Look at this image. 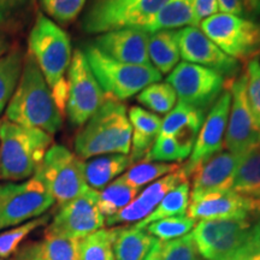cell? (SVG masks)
I'll return each instance as SVG.
<instances>
[{"label":"cell","instance_id":"1","mask_svg":"<svg viewBox=\"0 0 260 260\" xmlns=\"http://www.w3.org/2000/svg\"><path fill=\"white\" fill-rule=\"evenodd\" d=\"M205 260H246L260 254V211L245 218L200 220L191 230Z\"/></svg>","mask_w":260,"mask_h":260},{"label":"cell","instance_id":"2","mask_svg":"<svg viewBox=\"0 0 260 260\" xmlns=\"http://www.w3.org/2000/svg\"><path fill=\"white\" fill-rule=\"evenodd\" d=\"M5 119L54 135L63 125V115L30 54H25L21 79L5 109Z\"/></svg>","mask_w":260,"mask_h":260},{"label":"cell","instance_id":"3","mask_svg":"<svg viewBox=\"0 0 260 260\" xmlns=\"http://www.w3.org/2000/svg\"><path fill=\"white\" fill-rule=\"evenodd\" d=\"M28 53L38 64L61 115L68 102V79L73 51L69 35L52 19L39 12L28 39Z\"/></svg>","mask_w":260,"mask_h":260},{"label":"cell","instance_id":"4","mask_svg":"<svg viewBox=\"0 0 260 260\" xmlns=\"http://www.w3.org/2000/svg\"><path fill=\"white\" fill-rule=\"evenodd\" d=\"M133 128L122 102L105 96L102 106L75 138V153L81 159L104 154H125L132 149Z\"/></svg>","mask_w":260,"mask_h":260},{"label":"cell","instance_id":"5","mask_svg":"<svg viewBox=\"0 0 260 260\" xmlns=\"http://www.w3.org/2000/svg\"><path fill=\"white\" fill-rule=\"evenodd\" d=\"M52 145V135L40 129L0 122V178L21 182L34 176Z\"/></svg>","mask_w":260,"mask_h":260},{"label":"cell","instance_id":"6","mask_svg":"<svg viewBox=\"0 0 260 260\" xmlns=\"http://www.w3.org/2000/svg\"><path fill=\"white\" fill-rule=\"evenodd\" d=\"M83 53L105 96L118 102H124L161 80V74L152 65L121 63L93 44L87 45Z\"/></svg>","mask_w":260,"mask_h":260},{"label":"cell","instance_id":"7","mask_svg":"<svg viewBox=\"0 0 260 260\" xmlns=\"http://www.w3.org/2000/svg\"><path fill=\"white\" fill-rule=\"evenodd\" d=\"M169 0H92L82 19L88 34L124 28H142Z\"/></svg>","mask_w":260,"mask_h":260},{"label":"cell","instance_id":"8","mask_svg":"<svg viewBox=\"0 0 260 260\" xmlns=\"http://www.w3.org/2000/svg\"><path fill=\"white\" fill-rule=\"evenodd\" d=\"M84 160L61 145L48 148L34 177L46 187L59 205L80 197L89 189L83 171Z\"/></svg>","mask_w":260,"mask_h":260},{"label":"cell","instance_id":"9","mask_svg":"<svg viewBox=\"0 0 260 260\" xmlns=\"http://www.w3.org/2000/svg\"><path fill=\"white\" fill-rule=\"evenodd\" d=\"M201 31L229 57L249 61L260 54V25L252 19L232 14H218L204 19Z\"/></svg>","mask_w":260,"mask_h":260},{"label":"cell","instance_id":"10","mask_svg":"<svg viewBox=\"0 0 260 260\" xmlns=\"http://www.w3.org/2000/svg\"><path fill=\"white\" fill-rule=\"evenodd\" d=\"M54 204L46 187L34 176L0 184V230L44 216Z\"/></svg>","mask_w":260,"mask_h":260},{"label":"cell","instance_id":"11","mask_svg":"<svg viewBox=\"0 0 260 260\" xmlns=\"http://www.w3.org/2000/svg\"><path fill=\"white\" fill-rule=\"evenodd\" d=\"M228 81L217 71L188 61L178 63L167 79L176 92L178 103L204 112L217 102Z\"/></svg>","mask_w":260,"mask_h":260},{"label":"cell","instance_id":"12","mask_svg":"<svg viewBox=\"0 0 260 260\" xmlns=\"http://www.w3.org/2000/svg\"><path fill=\"white\" fill-rule=\"evenodd\" d=\"M67 112L75 126H83L105 100L82 50H75L68 70Z\"/></svg>","mask_w":260,"mask_h":260},{"label":"cell","instance_id":"13","mask_svg":"<svg viewBox=\"0 0 260 260\" xmlns=\"http://www.w3.org/2000/svg\"><path fill=\"white\" fill-rule=\"evenodd\" d=\"M105 217L98 207V191L89 189L60 205L45 234L81 240L103 229Z\"/></svg>","mask_w":260,"mask_h":260},{"label":"cell","instance_id":"14","mask_svg":"<svg viewBox=\"0 0 260 260\" xmlns=\"http://www.w3.org/2000/svg\"><path fill=\"white\" fill-rule=\"evenodd\" d=\"M246 74L228 81V89L232 94V105L228 117L224 147L234 154L242 155L259 146L260 130L249 109L246 93Z\"/></svg>","mask_w":260,"mask_h":260},{"label":"cell","instance_id":"15","mask_svg":"<svg viewBox=\"0 0 260 260\" xmlns=\"http://www.w3.org/2000/svg\"><path fill=\"white\" fill-rule=\"evenodd\" d=\"M230 105L232 94L226 87L217 102L211 106L195 139L189 158L186 164L181 167V170L187 177L191 176L204 162L223 149Z\"/></svg>","mask_w":260,"mask_h":260},{"label":"cell","instance_id":"16","mask_svg":"<svg viewBox=\"0 0 260 260\" xmlns=\"http://www.w3.org/2000/svg\"><path fill=\"white\" fill-rule=\"evenodd\" d=\"M177 42L184 61L212 69L224 77L226 76V80L237 77L240 71L239 61L224 53L200 28H182L177 31Z\"/></svg>","mask_w":260,"mask_h":260},{"label":"cell","instance_id":"17","mask_svg":"<svg viewBox=\"0 0 260 260\" xmlns=\"http://www.w3.org/2000/svg\"><path fill=\"white\" fill-rule=\"evenodd\" d=\"M259 211L260 201L226 189L189 201L187 212L194 220H210L245 218Z\"/></svg>","mask_w":260,"mask_h":260},{"label":"cell","instance_id":"18","mask_svg":"<svg viewBox=\"0 0 260 260\" xmlns=\"http://www.w3.org/2000/svg\"><path fill=\"white\" fill-rule=\"evenodd\" d=\"M92 44L121 63L151 65L148 34L141 28H124L104 32L94 39Z\"/></svg>","mask_w":260,"mask_h":260},{"label":"cell","instance_id":"19","mask_svg":"<svg viewBox=\"0 0 260 260\" xmlns=\"http://www.w3.org/2000/svg\"><path fill=\"white\" fill-rule=\"evenodd\" d=\"M187 180L188 177L183 174L181 168L167 175V176L159 178V180L146 187L138 195V198H135L132 203L126 205L124 209H122L113 216L105 218V224L109 226H113L119 225V224H135L145 219L146 217L153 212L158 204L169 191Z\"/></svg>","mask_w":260,"mask_h":260},{"label":"cell","instance_id":"20","mask_svg":"<svg viewBox=\"0 0 260 260\" xmlns=\"http://www.w3.org/2000/svg\"><path fill=\"white\" fill-rule=\"evenodd\" d=\"M240 158L241 155L234 154L229 151H220L204 162L193 174L189 201L214 191L230 189Z\"/></svg>","mask_w":260,"mask_h":260},{"label":"cell","instance_id":"21","mask_svg":"<svg viewBox=\"0 0 260 260\" xmlns=\"http://www.w3.org/2000/svg\"><path fill=\"white\" fill-rule=\"evenodd\" d=\"M128 116L133 128L130 149L132 154L129 158L132 162H134L144 159L151 149L160 130L161 118L140 106H133L129 110Z\"/></svg>","mask_w":260,"mask_h":260},{"label":"cell","instance_id":"22","mask_svg":"<svg viewBox=\"0 0 260 260\" xmlns=\"http://www.w3.org/2000/svg\"><path fill=\"white\" fill-rule=\"evenodd\" d=\"M80 240L47 235L16 252L17 260H80Z\"/></svg>","mask_w":260,"mask_h":260},{"label":"cell","instance_id":"23","mask_svg":"<svg viewBox=\"0 0 260 260\" xmlns=\"http://www.w3.org/2000/svg\"><path fill=\"white\" fill-rule=\"evenodd\" d=\"M205 121V112L186 104L178 103L164 119L158 135L174 136L194 145L198 133Z\"/></svg>","mask_w":260,"mask_h":260},{"label":"cell","instance_id":"24","mask_svg":"<svg viewBox=\"0 0 260 260\" xmlns=\"http://www.w3.org/2000/svg\"><path fill=\"white\" fill-rule=\"evenodd\" d=\"M158 240L134 225L115 228L113 254L116 260H145Z\"/></svg>","mask_w":260,"mask_h":260},{"label":"cell","instance_id":"25","mask_svg":"<svg viewBox=\"0 0 260 260\" xmlns=\"http://www.w3.org/2000/svg\"><path fill=\"white\" fill-rule=\"evenodd\" d=\"M133 162L125 154H104L90 158L83 164L84 178L90 189L102 190L107 184L124 174Z\"/></svg>","mask_w":260,"mask_h":260},{"label":"cell","instance_id":"26","mask_svg":"<svg viewBox=\"0 0 260 260\" xmlns=\"http://www.w3.org/2000/svg\"><path fill=\"white\" fill-rule=\"evenodd\" d=\"M148 57L159 73L170 74L180 61L177 31L160 30L148 34Z\"/></svg>","mask_w":260,"mask_h":260},{"label":"cell","instance_id":"27","mask_svg":"<svg viewBox=\"0 0 260 260\" xmlns=\"http://www.w3.org/2000/svg\"><path fill=\"white\" fill-rule=\"evenodd\" d=\"M184 25L195 27L193 0H169L167 5L141 29L152 34L160 30H172Z\"/></svg>","mask_w":260,"mask_h":260},{"label":"cell","instance_id":"28","mask_svg":"<svg viewBox=\"0 0 260 260\" xmlns=\"http://www.w3.org/2000/svg\"><path fill=\"white\" fill-rule=\"evenodd\" d=\"M230 189L260 201V146L241 155Z\"/></svg>","mask_w":260,"mask_h":260},{"label":"cell","instance_id":"29","mask_svg":"<svg viewBox=\"0 0 260 260\" xmlns=\"http://www.w3.org/2000/svg\"><path fill=\"white\" fill-rule=\"evenodd\" d=\"M189 199L190 186L188 181H184L169 191L149 216L138 223L133 224V225L139 228V229H145L149 224L157 222L159 219L176 216H186L188 206H189Z\"/></svg>","mask_w":260,"mask_h":260},{"label":"cell","instance_id":"30","mask_svg":"<svg viewBox=\"0 0 260 260\" xmlns=\"http://www.w3.org/2000/svg\"><path fill=\"white\" fill-rule=\"evenodd\" d=\"M138 188L128 183L122 176L98 191V207L105 218L111 217L135 199Z\"/></svg>","mask_w":260,"mask_h":260},{"label":"cell","instance_id":"31","mask_svg":"<svg viewBox=\"0 0 260 260\" xmlns=\"http://www.w3.org/2000/svg\"><path fill=\"white\" fill-rule=\"evenodd\" d=\"M24 54L21 48L10 50L0 58V113L14 95L23 69Z\"/></svg>","mask_w":260,"mask_h":260},{"label":"cell","instance_id":"32","mask_svg":"<svg viewBox=\"0 0 260 260\" xmlns=\"http://www.w3.org/2000/svg\"><path fill=\"white\" fill-rule=\"evenodd\" d=\"M193 144L174 136L158 135L144 160L146 161H183L189 158Z\"/></svg>","mask_w":260,"mask_h":260},{"label":"cell","instance_id":"33","mask_svg":"<svg viewBox=\"0 0 260 260\" xmlns=\"http://www.w3.org/2000/svg\"><path fill=\"white\" fill-rule=\"evenodd\" d=\"M149 255L153 260H201L191 233L170 241H157Z\"/></svg>","mask_w":260,"mask_h":260},{"label":"cell","instance_id":"34","mask_svg":"<svg viewBox=\"0 0 260 260\" xmlns=\"http://www.w3.org/2000/svg\"><path fill=\"white\" fill-rule=\"evenodd\" d=\"M115 228L100 229L79 241L80 260H116L113 254Z\"/></svg>","mask_w":260,"mask_h":260},{"label":"cell","instance_id":"35","mask_svg":"<svg viewBox=\"0 0 260 260\" xmlns=\"http://www.w3.org/2000/svg\"><path fill=\"white\" fill-rule=\"evenodd\" d=\"M180 168V165L175 164V162L144 160L133 165L128 171L122 175V177L132 186L138 188V189H141V187L148 183H153V181L167 176L171 172L178 170Z\"/></svg>","mask_w":260,"mask_h":260},{"label":"cell","instance_id":"36","mask_svg":"<svg viewBox=\"0 0 260 260\" xmlns=\"http://www.w3.org/2000/svg\"><path fill=\"white\" fill-rule=\"evenodd\" d=\"M176 92L168 82L149 84L138 95V102L141 105L160 115H168L176 105Z\"/></svg>","mask_w":260,"mask_h":260},{"label":"cell","instance_id":"37","mask_svg":"<svg viewBox=\"0 0 260 260\" xmlns=\"http://www.w3.org/2000/svg\"><path fill=\"white\" fill-rule=\"evenodd\" d=\"M48 219H50V217L47 214H44L38 218L19 224L17 226L10 228L9 230L0 232V258L6 259L16 254L25 237L34 230H37L38 228L45 225L48 222Z\"/></svg>","mask_w":260,"mask_h":260},{"label":"cell","instance_id":"38","mask_svg":"<svg viewBox=\"0 0 260 260\" xmlns=\"http://www.w3.org/2000/svg\"><path fill=\"white\" fill-rule=\"evenodd\" d=\"M197 220L188 216H176L159 219L145 228L148 234L155 237L158 241H170L178 239L194 229Z\"/></svg>","mask_w":260,"mask_h":260},{"label":"cell","instance_id":"39","mask_svg":"<svg viewBox=\"0 0 260 260\" xmlns=\"http://www.w3.org/2000/svg\"><path fill=\"white\" fill-rule=\"evenodd\" d=\"M87 0H40L41 9L58 23H71L79 17Z\"/></svg>","mask_w":260,"mask_h":260},{"label":"cell","instance_id":"40","mask_svg":"<svg viewBox=\"0 0 260 260\" xmlns=\"http://www.w3.org/2000/svg\"><path fill=\"white\" fill-rule=\"evenodd\" d=\"M245 74L247 79V100L255 124L260 130V61L258 57L247 61Z\"/></svg>","mask_w":260,"mask_h":260},{"label":"cell","instance_id":"41","mask_svg":"<svg viewBox=\"0 0 260 260\" xmlns=\"http://www.w3.org/2000/svg\"><path fill=\"white\" fill-rule=\"evenodd\" d=\"M193 10L195 27H198L204 19L218 14V2L217 0H193Z\"/></svg>","mask_w":260,"mask_h":260},{"label":"cell","instance_id":"42","mask_svg":"<svg viewBox=\"0 0 260 260\" xmlns=\"http://www.w3.org/2000/svg\"><path fill=\"white\" fill-rule=\"evenodd\" d=\"M24 0H0V23H4L23 5Z\"/></svg>","mask_w":260,"mask_h":260},{"label":"cell","instance_id":"43","mask_svg":"<svg viewBox=\"0 0 260 260\" xmlns=\"http://www.w3.org/2000/svg\"><path fill=\"white\" fill-rule=\"evenodd\" d=\"M218 2L219 10L224 14H232L236 16L245 15L241 0H217Z\"/></svg>","mask_w":260,"mask_h":260},{"label":"cell","instance_id":"44","mask_svg":"<svg viewBox=\"0 0 260 260\" xmlns=\"http://www.w3.org/2000/svg\"><path fill=\"white\" fill-rule=\"evenodd\" d=\"M243 10L252 17L260 15V0H241Z\"/></svg>","mask_w":260,"mask_h":260},{"label":"cell","instance_id":"45","mask_svg":"<svg viewBox=\"0 0 260 260\" xmlns=\"http://www.w3.org/2000/svg\"><path fill=\"white\" fill-rule=\"evenodd\" d=\"M9 51H10V41L8 37L5 35V32L0 29V58L5 56Z\"/></svg>","mask_w":260,"mask_h":260},{"label":"cell","instance_id":"46","mask_svg":"<svg viewBox=\"0 0 260 260\" xmlns=\"http://www.w3.org/2000/svg\"><path fill=\"white\" fill-rule=\"evenodd\" d=\"M246 260H260V254H256V255H254V256H252V258L246 259Z\"/></svg>","mask_w":260,"mask_h":260},{"label":"cell","instance_id":"47","mask_svg":"<svg viewBox=\"0 0 260 260\" xmlns=\"http://www.w3.org/2000/svg\"><path fill=\"white\" fill-rule=\"evenodd\" d=\"M145 260H153V258H152V256L148 254L147 256H146V259H145Z\"/></svg>","mask_w":260,"mask_h":260},{"label":"cell","instance_id":"48","mask_svg":"<svg viewBox=\"0 0 260 260\" xmlns=\"http://www.w3.org/2000/svg\"><path fill=\"white\" fill-rule=\"evenodd\" d=\"M259 146H260V140H259Z\"/></svg>","mask_w":260,"mask_h":260},{"label":"cell","instance_id":"49","mask_svg":"<svg viewBox=\"0 0 260 260\" xmlns=\"http://www.w3.org/2000/svg\"><path fill=\"white\" fill-rule=\"evenodd\" d=\"M0 260H3V259H2V258H0Z\"/></svg>","mask_w":260,"mask_h":260},{"label":"cell","instance_id":"50","mask_svg":"<svg viewBox=\"0 0 260 260\" xmlns=\"http://www.w3.org/2000/svg\"><path fill=\"white\" fill-rule=\"evenodd\" d=\"M15 260H17V259H15Z\"/></svg>","mask_w":260,"mask_h":260}]
</instances>
